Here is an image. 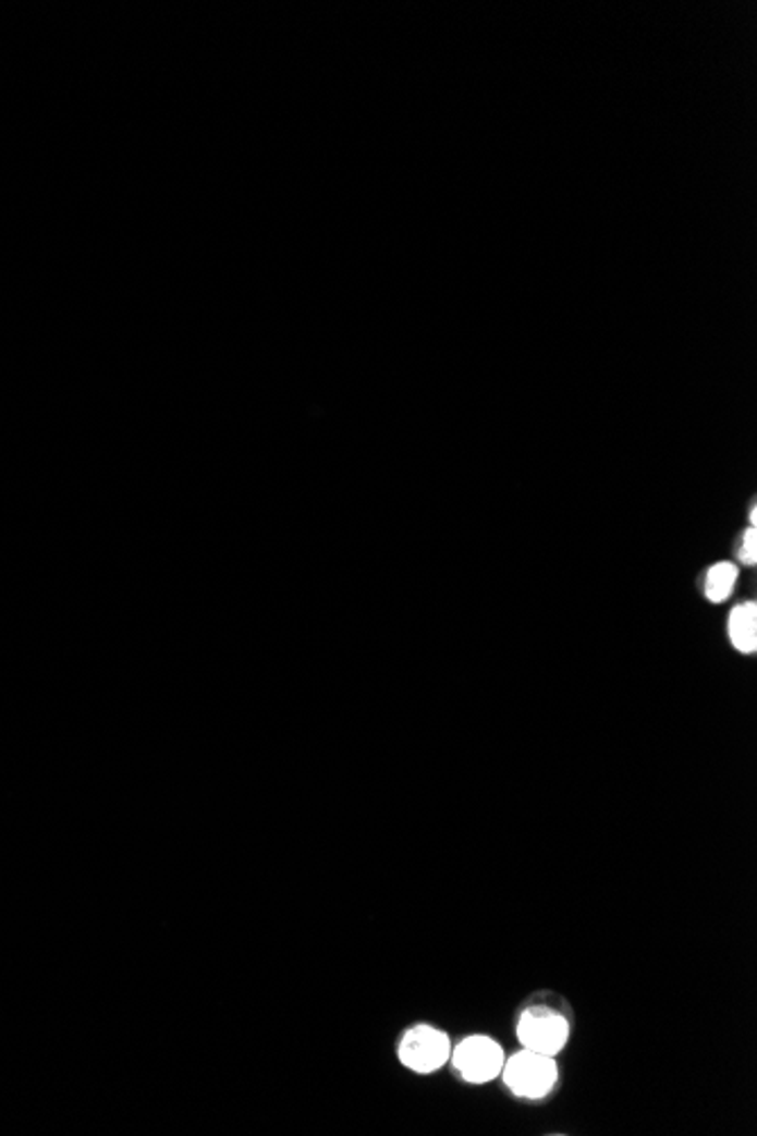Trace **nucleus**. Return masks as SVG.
Wrapping results in <instances>:
<instances>
[{
	"mask_svg": "<svg viewBox=\"0 0 757 1136\" xmlns=\"http://www.w3.org/2000/svg\"><path fill=\"white\" fill-rule=\"evenodd\" d=\"M450 1037L431 1025H415L400 1041V1060L415 1073H434L450 1060Z\"/></svg>",
	"mask_w": 757,
	"mask_h": 1136,
	"instance_id": "obj_2",
	"label": "nucleus"
},
{
	"mask_svg": "<svg viewBox=\"0 0 757 1136\" xmlns=\"http://www.w3.org/2000/svg\"><path fill=\"white\" fill-rule=\"evenodd\" d=\"M517 1037L526 1050L555 1058L567 1043L570 1028L563 1016L547 1010H528L520 1018Z\"/></svg>",
	"mask_w": 757,
	"mask_h": 1136,
	"instance_id": "obj_4",
	"label": "nucleus"
},
{
	"mask_svg": "<svg viewBox=\"0 0 757 1136\" xmlns=\"http://www.w3.org/2000/svg\"><path fill=\"white\" fill-rule=\"evenodd\" d=\"M501 1073L503 1083L520 1098H542L551 1091L558 1079V1066L553 1058L526 1048L503 1062Z\"/></svg>",
	"mask_w": 757,
	"mask_h": 1136,
	"instance_id": "obj_1",
	"label": "nucleus"
},
{
	"mask_svg": "<svg viewBox=\"0 0 757 1136\" xmlns=\"http://www.w3.org/2000/svg\"><path fill=\"white\" fill-rule=\"evenodd\" d=\"M450 1058L456 1071L472 1085L490 1083L501 1073L503 1062H506L501 1046L490 1037H467L454 1048V1055Z\"/></svg>",
	"mask_w": 757,
	"mask_h": 1136,
	"instance_id": "obj_3",
	"label": "nucleus"
},
{
	"mask_svg": "<svg viewBox=\"0 0 757 1136\" xmlns=\"http://www.w3.org/2000/svg\"><path fill=\"white\" fill-rule=\"evenodd\" d=\"M740 559L746 565H755V561H757V534H755V529L746 532L744 542H742V551H740Z\"/></svg>",
	"mask_w": 757,
	"mask_h": 1136,
	"instance_id": "obj_7",
	"label": "nucleus"
},
{
	"mask_svg": "<svg viewBox=\"0 0 757 1136\" xmlns=\"http://www.w3.org/2000/svg\"><path fill=\"white\" fill-rule=\"evenodd\" d=\"M728 633L737 651L753 653L757 649V606L753 601L737 606L731 613Z\"/></svg>",
	"mask_w": 757,
	"mask_h": 1136,
	"instance_id": "obj_5",
	"label": "nucleus"
},
{
	"mask_svg": "<svg viewBox=\"0 0 757 1136\" xmlns=\"http://www.w3.org/2000/svg\"><path fill=\"white\" fill-rule=\"evenodd\" d=\"M737 581V567L733 563H717L706 578V597L715 603L725 601L733 595Z\"/></svg>",
	"mask_w": 757,
	"mask_h": 1136,
	"instance_id": "obj_6",
	"label": "nucleus"
}]
</instances>
